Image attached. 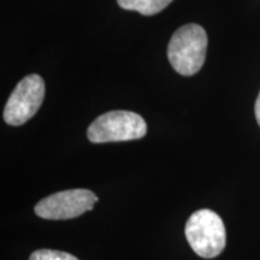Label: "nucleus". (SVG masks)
Returning <instances> with one entry per match:
<instances>
[{"instance_id": "423d86ee", "label": "nucleus", "mask_w": 260, "mask_h": 260, "mask_svg": "<svg viewBox=\"0 0 260 260\" xmlns=\"http://www.w3.org/2000/svg\"><path fill=\"white\" fill-rule=\"evenodd\" d=\"M172 0H117L122 9L138 11L141 15L152 16L158 14L170 4Z\"/></svg>"}, {"instance_id": "39448f33", "label": "nucleus", "mask_w": 260, "mask_h": 260, "mask_svg": "<svg viewBox=\"0 0 260 260\" xmlns=\"http://www.w3.org/2000/svg\"><path fill=\"white\" fill-rule=\"evenodd\" d=\"M96 201L98 197L92 190L70 189L58 191L39 201L34 211L44 219L65 220L90 211Z\"/></svg>"}, {"instance_id": "f257e3e1", "label": "nucleus", "mask_w": 260, "mask_h": 260, "mask_svg": "<svg viewBox=\"0 0 260 260\" xmlns=\"http://www.w3.org/2000/svg\"><path fill=\"white\" fill-rule=\"evenodd\" d=\"M207 35L200 25H182L172 35L168 58L172 68L183 76L197 74L204 65L207 51Z\"/></svg>"}, {"instance_id": "20e7f679", "label": "nucleus", "mask_w": 260, "mask_h": 260, "mask_svg": "<svg viewBox=\"0 0 260 260\" xmlns=\"http://www.w3.org/2000/svg\"><path fill=\"white\" fill-rule=\"evenodd\" d=\"M45 98V83L39 75H28L19 82L8 99L4 121L10 125H22L34 117Z\"/></svg>"}, {"instance_id": "6e6552de", "label": "nucleus", "mask_w": 260, "mask_h": 260, "mask_svg": "<svg viewBox=\"0 0 260 260\" xmlns=\"http://www.w3.org/2000/svg\"><path fill=\"white\" fill-rule=\"evenodd\" d=\"M254 111H255L256 122H258V124L260 125V93H259V95H258V99H256V102H255Z\"/></svg>"}, {"instance_id": "f03ea898", "label": "nucleus", "mask_w": 260, "mask_h": 260, "mask_svg": "<svg viewBox=\"0 0 260 260\" xmlns=\"http://www.w3.org/2000/svg\"><path fill=\"white\" fill-rule=\"evenodd\" d=\"M184 233L191 249L201 258H214L225 247V226L218 214L211 210L195 211L187 220Z\"/></svg>"}, {"instance_id": "0eeeda50", "label": "nucleus", "mask_w": 260, "mask_h": 260, "mask_svg": "<svg viewBox=\"0 0 260 260\" xmlns=\"http://www.w3.org/2000/svg\"><path fill=\"white\" fill-rule=\"evenodd\" d=\"M29 260H79L76 256L67 252L52 251V249H39L31 253Z\"/></svg>"}, {"instance_id": "7ed1b4c3", "label": "nucleus", "mask_w": 260, "mask_h": 260, "mask_svg": "<svg viewBox=\"0 0 260 260\" xmlns=\"http://www.w3.org/2000/svg\"><path fill=\"white\" fill-rule=\"evenodd\" d=\"M147 124L141 116L130 111H110L99 116L87 130L93 144L130 141L144 138Z\"/></svg>"}]
</instances>
